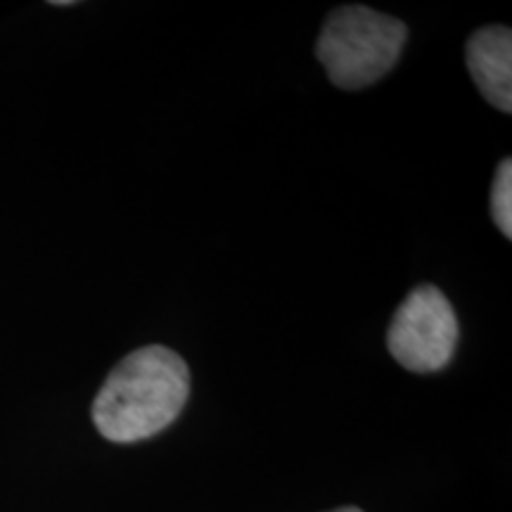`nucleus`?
<instances>
[{"label":"nucleus","instance_id":"3","mask_svg":"<svg viewBox=\"0 0 512 512\" xmlns=\"http://www.w3.org/2000/svg\"><path fill=\"white\" fill-rule=\"evenodd\" d=\"M460 325L446 294L420 285L406 294L387 330V349L411 373H437L456 354Z\"/></svg>","mask_w":512,"mask_h":512},{"label":"nucleus","instance_id":"5","mask_svg":"<svg viewBox=\"0 0 512 512\" xmlns=\"http://www.w3.org/2000/svg\"><path fill=\"white\" fill-rule=\"evenodd\" d=\"M491 214L505 238H512V162L503 159L496 169L494 188H491Z\"/></svg>","mask_w":512,"mask_h":512},{"label":"nucleus","instance_id":"6","mask_svg":"<svg viewBox=\"0 0 512 512\" xmlns=\"http://www.w3.org/2000/svg\"><path fill=\"white\" fill-rule=\"evenodd\" d=\"M332 512H363V510H358V508H339V510H332Z\"/></svg>","mask_w":512,"mask_h":512},{"label":"nucleus","instance_id":"4","mask_svg":"<svg viewBox=\"0 0 512 512\" xmlns=\"http://www.w3.org/2000/svg\"><path fill=\"white\" fill-rule=\"evenodd\" d=\"M467 69L479 93L496 110L512 112V31L510 27H484L470 36L465 48Z\"/></svg>","mask_w":512,"mask_h":512},{"label":"nucleus","instance_id":"1","mask_svg":"<svg viewBox=\"0 0 512 512\" xmlns=\"http://www.w3.org/2000/svg\"><path fill=\"white\" fill-rule=\"evenodd\" d=\"M188 394V363L174 349L152 344L112 370L95 396L93 422L114 444L150 439L181 415Z\"/></svg>","mask_w":512,"mask_h":512},{"label":"nucleus","instance_id":"2","mask_svg":"<svg viewBox=\"0 0 512 512\" xmlns=\"http://www.w3.org/2000/svg\"><path fill=\"white\" fill-rule=\"evenodd\" d=\"M406 38L408 29L399 19L363 5H344L325 19L316 55L335 86L358 91L392 72Z\"/></svg>","mask_w":512,"mask_h":512}]
</instances>
